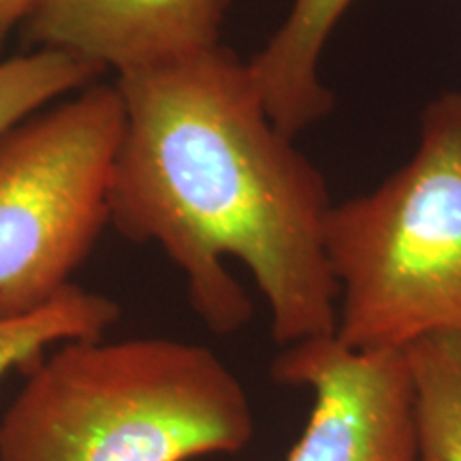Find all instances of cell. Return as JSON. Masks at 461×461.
I'll list each match as a JSON object with an SVG mask.
<instances>
[{
  "label": "cell",
  "mask_w": 461,
  "mask_h": 461,
  "mask_svg": "<svg viewBox=\"0 0 461 461\" xmlns=\"http://www.w3.org/2000/svg\"><path fill=\"white\" fill-rule=\"evenodd\" d=\"M124 132L112 227L157 244L212 331L233 333L252 302L224 267L255 278L280 346L336 336L338 285L325 250L330 188L269 118L248 62L224 45L115 77Z\"/></svg>",
  "instance_id": "obj_1"
},
{
  "label": "cell",
  "mask_w": 461,
  "mask_h": 461,
  "mask_svg": "<svg viewBox=\"0 0 461 461\" xmlns=\"http://www.w3.org/2000/svg\"><path fill=\"white\" fill-rule=\"evenodd\" d=\"M24 372L0 419V461H193L255 436L244 384L201 344L73 339Z\"/></svg>",
  "instance_id": "obj_2"
},
{
  "label": "cell",
  "mask_w": 461,
  "mask_h": 461,
  "mask_svg": "<svg viewBox=\"0 0 461 461\" xmlns=\"http://www.w3.org/2000/svg\"><path fill=\"white\" fill-rule=\"evenodd\" d=\"M325 250L346 346L403 350L461 327V92L425 107L406 165L331 205Z\"/></svg>",
  "instance_id": "obj_3"
},
{
  "label": "cell",
  "mask_w": 461,
  "mask_h": 461,
  "mask_svg": "<svg viewBox=\"0 0 461 461\" xmlns=\"http://www.w3.org/2000/svg\"><path fill=\"white\" fill-rule=\"evenodd\" d=\"M124 132L115 82H95L0 137V314H26L73 286L112 224Z\"/></svg>",
  "instance_id": "obj_4"
},
{
  "label": "cell",
  "mask_w": 461,
  "mask_h": 461,
  "mask_svg": "<svg viewBox=\"0 0 461 461\" xmlns=\"http://www.w3.org/2000/svg\"><path fill=\"white\" fill-rule=\"evenodd\" d=\"M272 376L314 395L308 425L286 461H425L403 350L314 338L286 346Z\"/></svg>",
  "instance_id": "obj_5"
},
{
  "label": "cell",
  "mask_w": 461,
  "mask_h": 461,
  "mask_svg": "<svg viewBox=\"0 0 461 461\" xmlns=\"http://www.w3.org/2000/svg\"><path fill=\"white\" fill-rule=\"evenodd\" d=\"M227 11L229 0H37L24 34L120 77L221 45Z\"/></svg>",
  "instance_id": "obj_6"
},
{
  "label": "cell",
  "mask_w": 461,
  "mask_h": 461,
  "mask_svg": "<svg viewBox=\"0 0 461 461\" xmlns=\"http://www.w3.org/2000/svg\"><path fill=\"white\" fill-rule=\"evenodd\" d=\"M355 0H293L278 31L248 60L269 118L295 137L325 118L333 95L321 82L319 65L331 32Z\"/></svg>",
  "instance_id": "obj_7"
},
{
  "label": "cell",
  "mask_w": 461,
  "mask_h": 461,
  "mask_svg": "<svg viewBox=\"0 0 461 461\" xmlns=\"http://www.w3.org/2000/svg\"><path fill=\"white\" fill-rule=\"evenodd\" d=\"M403 353L423 459L461 461V327L429 333Z\"/></svg>",
  "instance_id": "obj_8"
},
{
  "label": "cell",
  "mask_w": 461,
  "mask_h": 461,
  "mask_svg": "<svg viewBox=\"0 0 461 461\" xmlns=\"http://www.w3.org/2000/svg\"><path fill=\"white\" fill-rule=\"evenodd\" d=\"M120 319V305L73 285L43 308L0 314V380L26 370L58 344L103 338Z\"/></svg>",
  "instance_id": "obj_9"
},
{
  "label": "cell",
  "mask_w": 461,
  "mask_h": 461,
  "mask_svg": "<svg viewBox=\"0 0 461 461\" xmlns=\"http://www.w3.org/2000/svg\"><path fill=\"white\" fill-rule=\"evenodd\" d=\"M105 73L56 50L0 58V137L41 109L99 82Z\"/></svg>",
  "instance_id": "obj_10"
},
{
  "label": "cell",
  "mask_w": 461,
  "mask_h": 461,
  "mask_svg": "<svg viewBox=\"0 0 461 461\" xmlns=\"http://www.w3.org/2000/svg\"><path fill=\"white\" fill-rule=\"evenodd\" d=\"M37 7V0H0V54L17 26L24 28L26 20Z\"/></svg>",
  "instance_id": "obj_11"
}]
</instances>
